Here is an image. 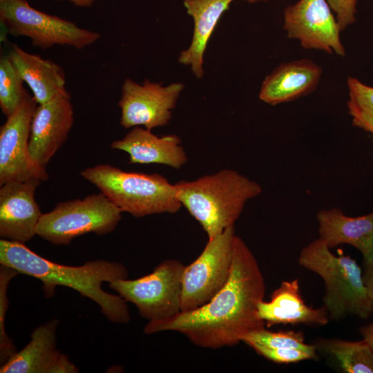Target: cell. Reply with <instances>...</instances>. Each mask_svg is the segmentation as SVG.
Segmentation results:
<instances>
[{"label":"cell","mask_w":373,"mask_h":373,"mask_svg":"<svg viewBox=\"0 0 373 373\" xmlns=\"http://www.w3.org/2000/svg\"><path fill=\"white\" fill-rule=\"evenodd\" d=\"M265 290L264 276L255 256L235 235L232 266L224 287L197 309L149 321L144 332H179L204 349L235 346L249 333L265 328L258 307L264 300Z\"/></svg>","instance_id":"6da1fadb"},{"label":"cell","mask_w":373,"mask_h":373,"mask_svg":"<svg viewBox=\"0 0 373 373\" xmlns=\"http://www.w3.org/2000/svg\"><path fill=\"white\" fill-rule=\"evenodd\" d=\"M0 265L41 281L47 298L53 296L57 286L67 287L98 304L109 321L123 324L131 320L126 301L102 289L105 282L127 278V269L121 262L93 260L81 266L61 265L40 256L24 243L1 238Z\"/></svg>","instance_id":"7a4b0ae2"},{"label":"cell","mask_w":373,"mask_h":373,"mask_svg":"<svg viewBox=\"0 0 373 373\" xmlns=\"http://www.w3.org/2000/svg\"><path fill=\"white\" fill-rule=\"evenodd\" d=\"M175 184L182 206L200 223L208 239L234 227L246 203L262 193L258 182L231 169Z\"/></svg>","instance_id":"3957f363"},{"label":"cell","mask_w":373,"mask_h":373,"mask_svg":"<svg viewBox=\"0 0 373 373\" xmlns=\"http://www.w3.org/2000/svg\"><path fill=\"white\" fill-rule=\"evenodd\" d=\"M330 249L318 238L301 249L298 262L322 278L323 306L330 321L349 316L368 318L373 314V301L363 280L362 267L350 256H336Z\"/></svg>","instance_id":"277c9868"},{"label":"cell","mask_w":373,"mask_h":373,"mask_svg":"<svg viewBox=\"0 0 373 373\" xmlns=\"http://www.w3.org/2000/svg\"><path fill=\"white\" fill-rule=\"evenodd\" d=\"M80 175L122 212L135 218L174 213L182 207L175 184L158 173L127 172L108 164H101L84 169Z\"/></svg>","instance_id":"5b68a950"},{"label":"cell","mask_w":373,"mask_h":373,"mask_svg":"<svg viewBox=\"0 0 373 373\" xmlns=\"http://www.w3.org/2000/svg\"><path fill=\"white\" fill-rule=\"evenodd\" d=\"M122 211L104 194L61 202L42 213L36 234L55 245H67L82 235H104L113 231L122 219Z\"/></svg>","instance_id":"8992f818"},{"label":"cell","mask_w":373,"mask_h":373,"mask_svg":"<svg viewBox=\"0 0 373 373\" xmlns=\"http://www.w3.org/2000/svg\"><path fill=\"white\" fill-rule=\"evenodd\" d=\"M0 21L6 34L28 37L41 49L62 45L81 50L101 37L73 21L39 11L26 0H0Z\"/></svg>","instance_id":"52a82bcc"},{"label":"cell","mask_w":373,"mask_h":373,"mask_svg":"<svg viewBox=\"0 0 373 373\" xmlns=\"http://www.w3.org/2000/svg\"><path fill=\"white\" fill-rule=\"evenodd\" d=\"M184 266L166 259L149 274L134 280L117 279L109 287L133 303L149 321L170 318L181 312L182 277Z\"/></svg>","instance_id":"ba28073f"},{"label":"cell","mask_w":373,"mask_h":373,"mask_svg":"<svg viewBox=\"0 0 373 373\" xmlns=\"http://www.w3.org/2000/svg\"><path fill=\"white\" fill-rule=\"evenodd\" d=\"M234 227L208 239L198 257L184 266L182 277L181 312L208 303L227 282L232 266Z\"/></svg>","instance_id":"9c48e42d"},{"label":"cell","mask_w":373,"mask_h":373,"mask_svg":"<svg viewBox=\"0 0 373 373\" xmlns=\"http://www.w3.org/2000/svg\"><path fill=\"white\" fill-rule=\"evenodd\" d=\"M38 104L28 94L0 128V186L10 181H47L46 167L29 153L30 125Z\"/></svg>","instance_id":"30bf717a"},{"label":"cell","mask_w":373,"mask_h":373,"mask_svg":"<svg viewBox=\"0 0 373 373\" xmlns=\"http://www.w3.org/2000/svg\"><path fill=\"white\" fill-rule=\"evenodd\" d=\"M327 0H298L284 10L283 28L288 38L305 49L345 55L342 31Z\"/></svg>","instance_id":"8fae6325"},{"label":"cell","mask_w":373,"mask_h":373,"mask_svg":"<svg viewBox=\"0 0 373 373\" xmlns=\"http://www.w3.org/2000/svg\"><path fill=\"white\" fill-rule=\"evenodd\" d=\"M184 87L180 82L162 86L149 79L142 84L125 79L118 102L120 124L126 128L143 126L150 131L166 125Z\"/></svg>","instance_id":"7c38bea8"},{"label":"cell","mask_w":373,"mask_h":373,"mask_svg":"<svg viewBox=\"0 0 373 373\" xmlns=\"http://www.w3.org/2000/svg\"><path fill=\"white\" fill-rule=\"evenodd\" d=\"M41 181H10L0 188V237L26 243L36 234L42 215L35 194Z\"/></svg>","instance_id":"4fadbf2b"},{"label":"cell","mask_w":373,"mask_h":373,"mask_svg":"<svg viewBox=\"0 0 373 373\" xmlns=\"http://www.w3.org/2000/svg\"><path fill=\"white\" fill-rule=\"evenodd\" d=\"M73 122L70 95L38 104L30 125L28 148L32 159L46 167L66 142Z\"/></svg>","instance_id":"5bb4252c"},{"label":"cell","mask_w":373,"mask_h":373,"mask_svg":"<svg viewBox=\"0 0 373 373\" xmlns=\"http://www.w3.org/2000/svg\"><path fill=\"white\" fill-rule=\"evenodd\" d=\"M59 320L37 327L30 341L1 365V373H76V365L56 347Z\"/></svg>","instance_id":"9a60e30c"},{"label":"cell","mask_w":373,"mask_h":373,"mask_svg":"<svg viewBox=\"0 0 373 373\" xmlns=\"http://www.w3.org/2000/svg\"><path fill=\"white\" fill-rule=\"evenodd\" d=\"M258 312L267 327L278 324L323 327L330 321L323 305L313 307L305 303L298 278L282 281L273 291L269 301L260 302Z\"/></svg>","instance_id":"2e32d148"},{"label":"cell","mask_w":373,"mask_h":373,"mask_svg":"<svg viewBox=\"0 0 373 373\" xmlns=\"http://www.w3.org/2000/svg\"><path fill=\"white\" fill-rule=\"evenodd\" d=\"M322 73V68L311 59L283 63L263 80L259 99L271 106L296 100L316 90Z\"/></svg>","instance_id":"e0dca14e"},{"label":"cell","mask_w":373,"mask_h":373,"mask_svg":"<svg viewBox=\"0 0 373 373\" xmlns=\"http://www.w3.org/2000/svg\"><path fill=\"white\" fill-rule=\"evenodd\" d=\"M316 220L318 238L330 249L349 245L360 251L363 264L373 262V211L351 217L338 208L322 209Z\"/></svg>","instance_id":"ac0fdd59"},{"label":"cell","mask_w":373,"mask_h":373,"mask_svg":"<svg viewBox=\"0 0 373 373\" xmlns=\"http://www.w3.org/2000/svg\"><path fill=\"white\" fill-rule=\"evenodd\" d=\"M175 135L158 137L151 131L133 127L122 139L113 141L111 147L129 155L131 164H159L180 169L187 162V156Z\"/></svg>","instance_id":"d6986e66"},{"label":"cell","mask_w":373,"mask_h":373,"mask_svg":"<svg viewBox=\"0 0 373 373\" xmlns=\"http://www.w3.org/2000/svg\"><path fill=\"white\" fill-rule=\"evenodd\" d=\"M7 55L38 104L70 95L66 89L64 69L57 63L30 54L16 44H12Z\"/></svg>","instance_id":"ffe728a7"},{"label":"cell","mask_w":373,"mask_h":373,"mask_svg":"<svg viewBox=\"0 0 373 373\" xmlns=\"http://www.w3.org/2000/svg\"><path fill=\"white\" fill-rule=\"evenodd\" d=\"M233 0H183L187 13L193 20V33L187 49L178 57L180 64L189 66L195 76L203 77L204 55L209 40L222 14Z\"/></svg>","instance_id":"44dd1931"},{"label":"cell","mask_w":373,"mask_h":373,"mask_svg":"<svg viewBox=\"0 0 373 373\" xmlns=\"http://www.w3.org/2000/svg\"><path fill=\"white\" fill-rule=\"evenodd\" d=\"M318 353L334 362L345 373H373V351L363 340L318 338L313 343Z\"/></svg>","instance_id":"7402d4cb"},{"label":"cell","mask_w":373,"mask_h":373,"mask_svg":"<svg viewBox=\"0 0 373 373\" xmlns=\"http://www.w3.org/2000/svg\"><path fill=\"white\" fill-rule=\"evenodd\" d=\"M347 106L352 124L370 133L373 140V87L351 76L347 77Z\"/></svg>","instance_id":"603a6c76"},{"label":"cell","mask_w":373,"mask_h":373,"mask_svg":"<svg viewBox=\"0 0 373 373\" xmlns=\"http://www.w3.org/2000/svg\"><path fill=\"white\" fill-rule=\"evenodd\" d=\"M23 80L7 55L0 58V107L6 117L11 115L28 95Z\"/></svg>","instance_id":"cb8c5ba5"},{"label":"cell","mask_w":373,"mask_h":373,"mask_svg":"<svg viewBox=\"0 0 373 373\" xmlns=\"http://www.w3.org/2000/svg\"><path fill=\"white\" fill-rule=\"evenodd\" d=\"M250 347L263 346L272 348H292L316 351L314 345L307 344L302 331L285 330L273 332L265 328L252 332L242 340Z\"/></svg>","instance_id":"d4e9b609"},{"label":"cell","mask_w":373,"mask_h":373,"mask_svg":"<svg viewBox=\"0 0 373 373\" xmlns=\"http://www.w3.org/2000/svg\"><path fill=\"white\" fill-rule=\"evenodd\" d=\"M19 273L8 266L0 265V364L6 363L17 352L13 341L6 332L5 321L9 307L7 296L8 285L11 280Z\"/></svg>","instance_id":"484cf974"},{"label":"cell","mask_w":373,"mask_h":373,"mask_svg":"<svg viewBox=\"0 0 373 373\" xmlns=\"http://www.w3.org/2000/svg\"><path fill=\"white\" fill-rule=\"evenodd\" d=\"M258 355L272 362L280 364H289L305 360L318 358L317 351H306L292 348H272L256 346L252 348Z\"/></svg>","instance_id":"4316f807"},{"label":"cell","mask_w":373,"mask_h":373,"mask_svg":"<svg viewBox=\"0 0 373 373\" xmlns=\"http://www.w3.org/2000/svg\"><path fill=\"white\" fill-rule=\"evenodd\" d=\"M358 0H327L339 23L341 30L356 21Z\"/></svg>","instance_id":"83f0119b"},{"label":"cell","mask_w":373,"mask_h":373,"mask_svg":"<svg viewBox=\"0 0 373 373\" xmlns=\"http://www.w3.org/2000/svg\"><path fill=\"white\" fill-rule=\"evenodd\" d=\"M363 280L367 292L373 301V262L368 264H363Z\"/></svg>","instance_id":"f1b7e54d"},{"label":"cell","mask_w":373,"mask_h":373,"mask_svg":"<svg viewBox=\"0 0 373 373\" xmlns=\"http://www.w3.org/2000/svg\"><path fill=\"white\" fill-rule=\"evenodd\" d=\"M359 334L373 351V322L359 328Z\"/></svg>","instance_id":"f546056e"},{"label":"cell","mask_w":373,"mask_h":373,"mask_svg":"<svg viewBox=\"0 0 373 373\" xmlns=\"http://www.w3.org/2000/svg\"><path fill=\"white\" fill-rule=\"evenodd\" d=\"M76 6L82 8H90L93 6L95 0H66Z\"/></svg>","instance_id":"4dcf8cb0"},{"label":"cell","mask_w":373,"mask_h":373,"mask_svg":"<svg viewBox=\"0 0 373 373\" xmlns=\"http://www.w3.org/2000/svg\"><path fill=\"white\" fill-rule=\"evenodd\" d=\"M243 1H247L249 3H254L257 2L267 1V0H243Z\"/></svg>","instance_id":"1f68e13d"}]
</instances>
